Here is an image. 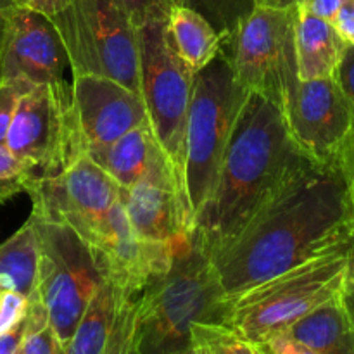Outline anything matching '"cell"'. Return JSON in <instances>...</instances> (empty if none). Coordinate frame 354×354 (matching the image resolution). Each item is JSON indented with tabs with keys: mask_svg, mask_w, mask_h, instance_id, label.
<instances>
[{
	"mask_svg": "<svg viewBox=\"0 0 354 354\" xmlns=\"http://www.w3.org/2000/svg\"><path fill=\"white\" fill-rule=\"evenodd\" d=\"M353 220L339 161L324 165L308 159L230 244L211 254L225 296L234 299L308 259L344 248Z\"/></svg>",
	"mask_w": 354,
	"mask_h": 354,
	"instance_id": "1",
	"label": "cell"
},
{
	"mask_svg": "<svg viewBox=\"0 0 354 354\" xmlns=\"http://www.w3.org/2000/svg\"><path fill=\"white\" fill-rule=\"evenodd\" d=\"M308 159L294 144L282 109L249 92L228 140L213 196L194 223L209 256L230 244L283 180Z\"/></svg>",
	"mask_w": 354,
	"mask_h": 354,
	"instance_id": "2",
	"label": "cell"
},
{
	"mask_svg": "<svg viewBox=\"0 0 354 354\" xmlns=\"http://www.w3.org/2000/svg\"><path fill=\"white\" fill-rule=\"evenodd\" d=\"M225 296L204 239L194 228L176 241L168 272L149 283L137 301L140 354H173L192 344L194 325L228 327Z\"/></svg>",
	"mask_w": 354,
	"mask_h": 354,
	"instance_id": "3",
	"label": "cell"
},
{
	"mask_svg": "<svg viewBox=\"0 0 354 354\" xmlns=\"http://www.w3.org/2000/svg\"><path fill=\"white\" fill-rule=\"evenodd\" d=\"M249 92L235 80L223 48L194 75L185 127L183 183L192 225L209 203L239 113Z\"/></svg>",
	"mask_w": 354,
	"mask_h": 354,
	"instance_id": "4",
	"label": "cell"
},
{
	"mask_svg": "<svg viewBox=\"0 0 354 354\" xmlns=\"http://www.w3.org/2000/svg\"><path fill=\"white\" fill-rule=\"evenodd\" d=\"M344 272L346 245L272 277L230 299L228 328L249 344H265L337 296Z\"/></svg>",
	"mask_w": 354,
	"mask_h": 354,
	"instance_id": "5",
	"label": "cell"
},
{
	"mask_svg": "<svg viewBox=\"0 0 354 354\" xmlns=\"http://www.w3.org/2000/svg\"><path fill=\"white\" fill-rule=\"evenodd\" d=\"M168 10L169 7L158 10L137 28L140 95L156 142L183 183L185 127L194 75L180 61L169 40Z\"/></svg>",
	"mask_w": 354,
	"mask_h": 354,
	"instance_id": "6",
	"label": "cell"
},
{
	"mask_svg": "<svg viewBox=\"0 0 354 354\" xmlns=\"http://www.w3.org/2000/svg\"><path fill=\"white\" fill-rule=\"evenodd\" d=\"M52 23L73 76H106L140 95L137 28L116 0H73Z\"/></svg>",
	"mask_w": 354,
	"mask_h": 354,
	"instance_id": "7",
	"label": "cell"
},
{
	"mask_svg": "<svg viewBox=\"0 0 354 354\" xmlns=\"http://www.w3.org/2000/svg\"><path fill=\"white\" fill-rule=\"evenodd\" d=\"M6 147L26 165L31 178L59 175L85 154L71 82L35 85L19 99Z\"/></svg>",
	"mask_w": 354,
	"mask_h": 354,
	"instance_id": "8",
	"label": "cell"
},
{
	"mask_svg": "<svg viewBox=\"0 0 354 354\" xmlns=\"http://www.w3.org/2000/svg\"><path fill=\"white\" fill-rule=\"evenodd\" d=\"M296 16L297 6H254L221 44L239 85L280 109L290 86L299 80L294 48Z\"/></svg>",
	"mask_w": 354,
	"mask_h": 354,
	"instance_id": "9",
	"label": "cell"
},
{
	"mask_svg": "<svg viewBox=\"0 0 354 354\" xmlns=\"http://www.w3.org/2000/svg\"><path fill=\"white\" fill-rule=\"evenodd\" d=\"M40 244L37 294L62 344H68L90 299L104 282L90 245L73 228L31 214Z\"/></svg>",
	"mask_w": 354,
	"mask_h": 354,
	"instance_id": "10",
	"label": "cell"
},
{
	"mask_svg": "<svg viewBox=\"0 0 354 354\" xmlns=\"http://www.w3.org/2000/svg\"><path fill=\"white\" fill-rule=\"evenodd\" d=\"M24 192L31 197L35 218L66 225L92 245L123 189L90 156L83 154L59 175L28 180Z\"/></svg>",
	"mask_w": 354,
	"mask_h": 354,
	"instance_id": "11",
	"label": "cell"
},
{
	"mask_svg": "<svg viewBox=\"0 0 354 354\" xmlns=\"http://www.w3.org/2000/svg\"><path fill=\"white\" fill-rule=\"evenodd\" d=\"M287 130L304 156L337 162L353 133L348 104L334 76L296 80L282 107Z\"/></svg>",
	"mask_w": 354,
	"mask_h": 354,
	"instance_id": "12",
	"label": "cell"
},
{
	"mask_svg": "<svg viewBox=\"0 0 354 354\" xmlns=\"http://www.w3.org/2000/svg\"><path fill=\"white\" fill-rule=\"evenodd\" d=\"M176 241L149 242L138 237L128 220L123 190L107 214L102 234L90 249L104 280L121 294L140 296L149 283L168 272Z\"/></svg>",
	"mask_w": 354,
	"mask_h": 354,
	"instance_id": "13",
	"label": "cell"
},
{
	"mask_svg": "<svg viewBox=\"0 0 354 354\" xmlns=\"http://www.w3.org/2000/svg\"><path fill=\"white\" fill-rule=\"evenodd\" d=\"M66 69L71 66L52 19L12 7L0 30V80L45 85L66 82Z\"/></svg>",
	"mask_w": 354,
	"mask_h": 354,
	"instance_id": "14",
	"label": "cell"
},
{
	"mask_svg": "<svg viewBox=\"0 0 354 354\" xmlns=\"http://www.w3.org/2000/svg\"><path fill=\"white\" fill-rule=\"evenodd\" d=\"M131 228L149 242H173L194 230L185 187L159 149L140 180L124 190Z\"/></svg>",
	"mask_w": 354,
	"mask_h": 354,
	"instance_id": "15",
	"label": "cell"
},
{
	"mask_svg": "<svg viewBox=\"0 0 354 354\" xmlns=\"http://www.w3.org/2000/svg\"><path fill=\"white\" fill-rule=\"evenodd\" d=\"M73 104L85 154L149 123L140 95L106 76H73Z\"/></svg>",
	"mask_w": 354,
	"mask_h": 354,
	"instance_id": "16",
	"label": "cell"
},
{
	"mask_svg": "<svg viewBox=\"0 0 354 354\" xmlns=\"http://www.w3.org/2000/svg\"><path fill=\"white\" fill-rule=\"evenodd\" d=\"M346 47L348 45L339 37L332 23L297 6L294 26L297 78L317 80L334 76Z\"/></svg>",
	"mask_w": 354,
	"mask_h": 354,
	"instance_id": "17",
	"label": "cell"
},
{
	"mask_svg": "<svg viewBox=\"0 0 354 354\" xmlns=\"http://www.w3.org/2000/svg\"><path fill=\"white\" fill-rule=\"evenodd\" d=\"M149 123L133 128L118 140L92 149L86 156L93 159L123 190H130L144 176L152 158L159 151Z\"/></svg>",
	"mask_w": 354,
	"mask_h": 354,
	"instance_id": "18",
	"label": "cell"
},
{
	"mask_svg": "<svg viewBox=\"0 0 354 354\" xmlns=\"http://www.w3.org/2000/svg\"><path fill=\"white\" fill-rule=\"evenodd\" d=\"M168 35L176 55L192 75L220 54L225 38L206 17L180 3L169 6Z\"/></svg>",
	"mask_w": 354,
	"mask_h": 354,
	"instance_id": "19",
	"label": "cell"
},
{
	"mask_svg": "<svg viewBox=\"0 0 354 354\" xmlns=\"http://www.w3.org/2000/svg\"><path fill=\"white\" fill-rule=\"evenodd\" d=\"M315 354H354V328L341 301V292L308 313L287 330Z\"/></svg>",
	"mask_w": 354,
	"mask_h": 354,
	"instance_id": "20",
	"label": "cell"
},
{
	"mask_svg": "<svg viewBox=\"0 0 354 354\" xmlns=\"http://www.w3.org/2000/svg\"><path fill=\"white\" fill-rule=\"evenodd\" d=\"M40 244L31 218L0 242V290H10L30 297L37 287Z\"/></svg>",
	"mask_w": 354,
	"mask_h": 354,
	"instance_id": "21",
	"label": "cell"
},
{
	"mask_svg": "<svg viewBox=\"0 0 354 354\" xmlns=\"http://www.w3.org/2000/svg\"><path fill=\"white\" fill-rule=\"evenodd\" d=\"M121 292L104 280L90 299L73 337L66 344V354H102L113 330Z\"/></svg>",
	"mask_w": 354,
	"mask_h": 354,
	"instance_id": "22",
	"label": "cell"
},
{
	"mask_svg": "<svg viewBox=\"0 0 354 354\" xmlns=\"http://www.w3.org/2000/svg\"><path fill=\"white\" fill-rule=\"evenodd\" d=\"M24 337L21 354H66V346L59 341L48 322L47 310L37 290L28 297V313L24 318Z\"/></svg>",
	"mask_w": 354,
	"mask_h": 354,
	"instance_id": "23",
	"label": "cell"
},
{
	"mask_svg": "<svg viewBox=\"0 0 354 354\" xmlns=\"http://www.w3.org/2000/svg\"><path fill=\"white\" fill-rule=\"evenodd\" d=\"M206 17L216 31L230 37L237 24L254 9L252 0H175Z\"/></svg>",
	"mask_w": 354,
	"mask_h": 354,
	"instance_id": "24",
	"label": "cell"
},
{
	"mask_svg": "<svg viewBox=\"0 0 354 354\" xmlns=\"http://www.w3.org/2000/svg\"><path fill=\"white\" fill-rule=\"evenodd\" d=\"M137 301L138 296L121 294L113 330L102 354H140L137 337Z\"/></svg>",
	"mask_w": 354,
	"mask_h": 354,
	"instance_id": "25",
	"label": "cell"
},
{
	"mask_svg": "<svg viewBox=\"0 0 354 354\" xmlns=\"http://www.w3.org/2000/svg\"><path fill=\"white\" fill-rule=\"evenodd\" d=\"M28 180H31V173L26 165L21 162L6 144H0V204L24 192Z\"/></svg>",
	"mask_w": 354,
	"mask_h": 354,
	"instance_id": "26",
	"label": "cell"
},
{
	"mask_svg": "<svg viewBox=\"0 0 354 354\" xmlns=\"http://www.w3.org/2000/svg\"><path fill=\"white\" fill-rule=\"evenodd\" d=\"M192 335L206 339L218 354H251V344L223 325H194Z\"/></svg>",
	"mask_w": 354,
	"mask_h": 354,
	"instance_id": "27",
	"label": "cell"
},
{
	"mask_svg": "<svg viewBox=\"0 0 354 354\" xmlns=\"http://www.w3.org/2000/svg\"><path fill=\"white\" fill-rule=\"evenodd\" d=\"M30 83L17 80H0V144L6 142L7 130L10 127L17 102L31 88Z\"/></svg>",
	"mask_w": 354,
	"mask_h": 354,
	"instance_id": "28",
	"label": "cell"
},
{
	"mask_svg": "<svg viewBox=\"0 0 354 354\" xmlns=\"http://www.w3.org/2000/svg\"><path fill=\"white\" fill-rule=\"evenodd\" d=\"M28 297L10 290L0 292V335L17 327L26 318Z\"/></svg>",
	"mask_w": 354,
	"mask_h": 354,
	"instance_id": "29",
	"label": "cell"
},
{
	"mask_svg": "<svg viewBox=\"0 0 354 354\" xmlns=\"http://www.w3.org/2000/svg\"><path fill=\"white\" fill-rule=\"evenodd\" d=\"M334 78L344 95L346 104H348L349 116H351V128L354 133V45H348L344 48L341 61L335 68Z\"/></svg>",
	"mask_w": 354,
	"mask_h": 354,
	"instance_id": "30",
	"label": "cell"
},
{
	"mask_svg": "<svg viewBox=\"0 0 354 354\" xmlns=\"http://www.w3.org/2000/svg\"><path fill=\"white\" fill-rule=\"evenodd\" d=\"M116 2L127 12V16L130 17L135 28L140 26L145 19H149L158 10L168 9L171 6L165 0H116Z\"/></svg>",
	"mask_w": 354,
	"mask_h": 354,
	"instance_id": "31",
	"label": "cell"
},
{
	"mask_svg": "<svg viewBox=\"0 0 354 354\" xmlns=\"http://www.w3.org/2000/svg\"><path fill=\"white\" fill-rule=\"evenodd\" d=\"M259 348L265 351V354H315L308 346H304L303 342L290 337L287 332L275 335V337L266 341Z\"/></svg>",
	"mask_w": 354,
	"mask_h": 354,
	"instance_id": "32",
	"label": "cell"
},
{
	"mask_svg": "<svg viewBox=\"0 0 354 354\" xmlns=\"http://www.w3.org/2000/svg\"><path fill=\"white\" fill-rule=\"evenodd\" d=\"M332 26L346 45H354V0H344L332 21Z\"/></svg>",
	"mask_w": 354,
	"mask_h": 354,
	"instance_id": "33",
	"label": "cell"
},
{
	"mask_svg": "<svg viewBox=\"0 0 354 354\" xmlns=\"http://www.w3.org/2000/svg\"><path fill=\"white\" fill-rule=\"evenodd\" d=\"M342 3H344V0H299L297 6L306 12L332 23Z\"/></svg>",
	"mask_w": 354,
	"mask_h": 354,
	"instance_id": "34",
	"label": "cell"
},
{
	"mask_svg": "<svg viewBox=\"0 0 354 354\" xmlns=\"http://www.w3.org/2000/svg\"><path fill=\"white\" fill-rule=\"evenodd\" d=\"M339 166L344 175L346 187H348L349 201H351L353 214H354V133H351L349 140L346 142L341 156H339Z\"/></svg>",
	"mask_w": 354,
	"mask_h": 354,
	"instance_id": "35",
	"label": "cell"
},
{
	"mask_svg": "<svg viewBox=\"0 0 354 354\" xmlns=\"http://www.w3.org/2000/svg\"><path fill=\"white\" fill-rule=\"evenodd\" d=\"M16 2L19 7H26V9L35 10V12L52 19V17L59 16L62 10L68 9L73 0H16Z\"/></svg>",
	"mask_w": 354,
	"mask_h": 354,
	"instance_id": "36",
	"label": "cell"
},
{
	"mask_svg": "<svg viewBox=\"0 0 354 354\" xmlns=\"http://www.w3.org/2000/svg\"><path fill=\"white\" fill-rule=\"evenodd\" d=\"M24 320L17 327L10 328L9 332L0 335V354H16L19 351L21 342L24 337Z\"/></svg>",
	"mask_w": 354,
	"mask_h": 354,
	"instance_id": "37",
	"label": "cell"
},
{
	"mask_svg": "<svg viewBox=\"0 0 354 354\" xmlns=\"http://www.w3.org/2000/svg\"><path fill=\"white\" fill-rule=\"evenodd\" d=\"M344 287L354 289V220L349 234L348 242H346V272H344Z\"/></svg>",
	"mask_w": 354,
	"mask_h": 354,
	"instance_id": "38",
	"label": "cell"
},
{
	"mask_svg": "<svg viewBox=\"0 0 354 354\" xmlns=\"http://www.w3.org/2000/svg\"><path fill=\"white\" fill-rule=\"evenodd\" d=\"M341 301H342V306H344L346 313H348L349 322H351V325H353V328H354V289H348V287H342Z\"/></svg>",
	"mask_w": 354,
	"mask_h": 354,
	"instance_id": "39",
	"label": "cell"
},
{
	"mask_svg": "<svg viewBox=\"0 0 354 354\" xmlns=\"http://www.w3.org/2000/svg\"><path fill=\"white\" fill-rule=\"evenodd\" d=\"M254 6L263 7H292L299 3V0H252Z\"/></svg>",
	"mask_w": 354,
	"mask_h": 354,
	"instance_id": "40",
	"label": "cell"
},
{
	"mask_svg": "<svg viewBox=\"0 0 354 354\" xmlns=\"http://www.w3.org/2000/svg\"><path fill=\"white\" fill-rule=\"evenodd\" d=\"M192 342H197V344L201 346V351H203V354H218L216 349H214L206 339L199 337V335H192Z\"/></svg>",
	"mask_w": 354,
	"mask_h": 354,
	"instance_id": "41",
	"label": "cell"
},
{
	"mask_svg": "<svg viewBox=\"0 0 354 354\" xmlns=\"http://www.w3.org/2000/svg\"><path fill=\"white\" fill-rule=\"evenodd\" d=\"M16 6H17L16 0H0V30H2V23H3V17H6V14Z\"/></svg>",
	"mask_w": 354,
	"mask_h": 354,
	"instance_id": "42",
	"label": "cell"
},
{
	"mask_svg": "<svg viewBox=\"0 0 354 354\" xmlns=\"http://www.w3.org/2000/svg\"><path fill=\"white\" fill-rule=\"evenodd\" d=\"M173 354H203V351H201V346L197 344V342H192V344L187 346L185 349H182V351H176Z\"/></svg>",
	"mask_w": 354,
	"mask_h": 354,
	"instance_id": "43",
	"label": "cell"
},
{
	"mask_svg": "<svg viewBox=\"0 0 354 354\" xmlns=\"http://www.w3.org/2000/svg\"><path fill=\"white\" fill-rule=\"evenodd\" d=\"M251 354H265V351H263V349L259 348V346L251 344Z\"/></svg>",
	"mask_w": 354,
	"mask_h": 354,
	"instance_id": "44",
	"label": "cell"
},
{
	"mask_svg": "<svg viewBox=\"0 0 354 354\" xmlns=\"http://www.w3.org/2000/svg\"><path fill=\"white\" fill-rule=\"evenodd\" d=\"M165 2H168V3H175V0H165Z\"/></svg>",
	"mask_w": 354,
	"mask_h": 354,
	"instance_id": "45",
	"label": "cell"
},
{
	"mask_svg": "<svg viewBox=\"0 0 354 354\" xmlns=\"http://www.w3.org/2000/svg\"><path fill=\"white\" fill-rule=\"evenodd\" d=\"M16 354H21V348H19V351H17V353H16Z\"/></svg>",
	"mask_w": 354,
	"mask_h": 354,
	"instance_id": "46",
	"label": "cell"
},
{
	"mask_svg": "<svg viewBox=\"0 0 354 354\" xmlns=\"http://www.w3.org/2000/svg\"><path fill=\"white\" fill-rule=\"evenodd\" d=\"M0 292H2V290H0Z\"/></svg>",
	"mask_w": 354,
	"mask_h": 354,
	"instance_id": "47",
	"label": "cell"
}]
</instances>
